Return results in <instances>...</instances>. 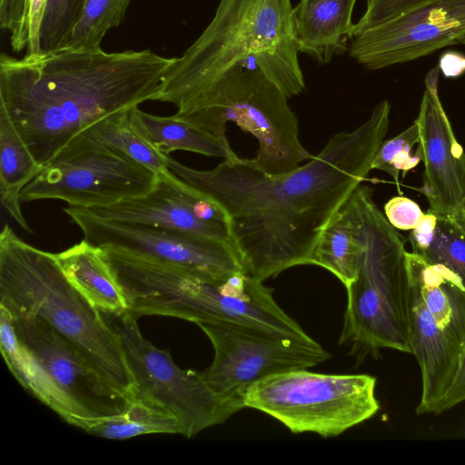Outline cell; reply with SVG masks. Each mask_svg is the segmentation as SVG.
I'll return each mask as SVG.
<instances>
[{"label": "cell", "mask_w": 465, "mask_h": 465, "mask_svg": "<svg viewBox=\"0 0 465 465\" xmlns=\"http://www.w3.org/2000/svg\"><path fill=\"white\" fill-rule=\"evenodd\" d=\"M390 112L381 101L360 126L333 134L318 154L288 173H265L237 153L205 171L167 155V168L223 209L244 272L264 282L310 264L322 231L372 170Z\"/></svg>", "instance_id": "cell-1"}, {"label": "cell", "mask_w": 465, "mask_h": 465, "mask_svg": "<svg viewBox=\"0 0 465 465\" xmlns=\"http://www.w3.org/2000/svg\"><path fill=\"white\" fill-rule=\"evenodd\" d=\"M174 58L149 49L3 53L0 105L42 166L99 119L154 101Z\"/></svg>", "instance_id": "cell-2"}, {"label": "cell", "mask_w": 465, "mask_h": 465, "mask_svg": "<svg viewBox=\"0 0 465 465\" xmlns=\"http://www.w3.org/2000/svg\"><path fill=\"white\" fill-rule=\"evenodd\" d=\"M135 318L158 315L200 322H232L312 338L277 303L272 290L244 272L212 275L103 247Z\"/></svg>", "instance_id": "cell-3"}, {"label": "cell", "mask_w": 465, "mask_h": 465, "mask_svg": "<svg viewBox=\"0 0 465 465\" xmlns=\"http://www.w3.org/2000/svg\"><path fill=\"white\" fill-rule=\"evenodd\" d=\"M291 0H220L198 38L175 57L154 101L182 108L234 64L256 55L289 97L305 88L293 40Z\"/></svg>", "instance_id": "cell-4"}, {"label": "cell", "mask_w": 465, "mask_h": 465, "mask_svg": "<svg viewBox=\"0 0 465 465\" xmlns=\"http://www.w3.org/2000/svg\"><path fill=\"white\" fill-rule=\"evenodd\" d=\"M0 305L14 316L44 322L134 398L133 378L114 328L71 283L55 253L24 242L7 223L0 233Z\"/></svg>", "instance_id": "cell-5"}, {"label": "cell", "mask_w": 465, "mask_h": 465, "mask_svg": "<svg viewBox=\"0 0 465 465\" xmlns=\"http://www.w3.org/2000/svg\"><path fill=\"white\" fill-rule=\"evenodd\" d=\"M363 249L356 276L345 286L347 306L339 344L358 362L382 349L411 353L410 281L405 240L378 208L369 186L356 188Z\"/></svg>", "instance_id": "cell-6"}, {"label": "cell", "mask_w": 465, "mask_h": 465, "mask_svg": "<svg viewBox=\"0 0 465 465\" xmlns=\"http://www.w3.org/2000/svg\"><path fill=\"white\" fill-rule=\"evenodd\" d=\"M288 99L252 55L219 74L174 115L228 146L226 125L236 124L258 142L252 158L256 165L265 173L280 174L313 156L300 140L299 122Z\"/></svg>", "instance_id": "cell-7"}, {"label": "cell", "mask_w": 465, "mask_h": 465, "mask_svg": "<svg viewBox=\"0 0 465 465\" xmlns=\"http://www.w3.org/2000/svg\"><path fill=\"white\" fill-rule=\"evenodd\" d=\"M376 378L294 370L266 377L245 392L243 407L260 411L292 433L337 437L380 409Z\"/></svg>", "instance_id": "cell-8"}, {"label": "cell", "mask_w": 465, "mask_h": 465, "mask_svg": "<svg viewBox=\"0 0 465 465\" xmlns=\"http://www.w3.org/2000/svg\"><path fill=\"white\" fill-rule=\"evenodd\" d=\"M157 173L102 142L86 128L74 136L22 189L21 202L56 199L91 209L148 193Z\"/></svg>", "instance_id": "cell-9"}, {"label": "cell", "mask_w": 465, "mask_h": 465, "mask_svg": "<svg viewBox=\"0 0 465 465\" xmlns=\"http://www.w3.org/2000/svg\"><path fill=\"white\" fill-rule=\"evenodd\" d=\"M197 325L214 351L203 376L234 412L244 408V394L257 381L285 371L309 369L331 357L312 338L302 339L232 322Z\"/></svg>", "instance_id": "cell-10"}, {"label": "cell", "mask_w": 465, "mask_h": 465, "mask_svg": "<svg viewBox=\"0 0 465 465\" xmlns=\"http://www.w3.org/2000/svg\"><path fill=\"white\" fill-rule=\"evenodd\" d=\"M113 326L120 337L133 378V396L153 402L172 412L186 439L221 424L235 412L213 391L203 372L181 369L169 350L146 340L138 319L124 313Z\"/></svg>", "instance_id": "cell-11"}, {"label": "cell", "mask_w": 465, "mask_h": 465, "mask_svg": "<svg viewBox=\"0 0 465 465\" xmlns=\"http://www.w3.org/2000/svg\"><path fill=\"white\" fill-rule=\"evenodd\" d=\"M64 212L96 247H111L212 275L244 272L232 245L206 236L149 225L113 222L86 209L68 206Z\"/></svg>", "instance_id": "cell-12"}, {"label": "cell", "mask_w": 465, "mask_h": 465, "mask_svg": "<svg viewBox=\"0 0 465 465\" xmlns=\"http://www.w3.org/2000/svg\"><path fill=\"white\" fill-rule=\"evenodd\" d=\"M11 316L19 340L74 408L73 426L84 430L94 420L125 410L133 398L114 386L75 347L38 320Z\"/></svg>", "instance_id": "cell-13"}, {"label": "cell", "mask_w": 465, "mask_h": 465, "mask_svg": "<svg viewBox=\"0 0 465 465\" xmlns=\"http://www.w3.org/2000/svg\"><path fill=\"white\" fill-rule=\"evenodd\" d=\"M465 35V0H429L351 39V58L370 70L416 60Z\"/></svg>", "instance_id": "cell-14"}, {"label": "cell", "mask_w": 465, "mask_h": 465, "mask_svg": "<svg viewBox=\"0 0 465 465\" xmlns=\"http://www.w3.org/2000/svg\"><path fill=\"white\" fill-rule=\"evenodd\" d=\"M86 210L113 222L176 230L232 244L223 209L169 170L157 173L154 185L143 195Z\"/></svg>", "instance_id": "cell-15"}, {"label": "cell", "mask_w": 465, "mask_h": 465, "mask_svg": "<svg viewBox=\"0 0 465 465\" xmlns=\"http://www.w3.org/2000/svg\"><path fill=\"white\" fill-rule=\"evenodd\" d=\"M439 66L425 77L419 115V146L424 163L421 192L429 211L455 219L465 199V152L457 141L439 96Z\"/></svg>", "instance_id": "cell-16"}, {"label": "cell", "mask_w": 465, "mask_h": 465, "mask_svg": "<svg viewBox=\"0 0 465 465\" xmlns=\"http://www.w3.org/2000/svg\"><path fill=\"white\" fill-rule=\"evenodd\" d=\"M409 331L411 353L421 373L418 414H439L459 370L461 350L439 327L417 284L409 278Z\"/></svg>", "instance_id": "cell-17"}, {"label": "cell", "mask_w": 465, "mask_h": 465, "mask_svg": "<svg viewBox=\"0 0 465 465\" xmlns=\"http://www.w3.org/2000/svg\"><path fill=\"white\" fill-rule=\"evenodd\" d=\"M356 0H300L292 8L293 40L298 49L319 64H328L347 50L353 37L351 16Z\"/></svg>", "instance_id": "cell-18"}, {"label": "cell", "mask_w": 465, "mask_h": 465, "mask_svg": "<svg viewBox=\"0 0 465 465\" xmlns=\"http://www.w3.org/2000/svg\"><path fill=\"white\" fill-rule=\"evenodd\" d=\"M409 278L420 289L439 327L461 350L465 345V286L448 269L406 252Z\"/></svg>", "instance_id": "cell-19"}, {"label": "cell", "mask_w": 465, "mask_h": 465, "mask_svg": "<svg viewBox=\"0 0 465 465\" xmlns=\"http://www.w3.org/2000/svg\"><path fill=\"white\" fill-rule=\"evenodd\" d=\"M55 257L71 283L103 313L118 317L129 312L126 295L100 247L83 239Z\"/></svg>", "instance_id": "cell-20"}, {"label": "cell", "mask_w": 465, "mask_h": 465, "mask_svg": "<svg viewBox=\"0 0 465 465\" xmlns=\"http://www.w3.org/2000/svg\"><path fill=\"white\" fill-rule=\"evenodd\" d=\"M355 190L322 231L310 261L331 272L344 286L354 280L363 249Z\"/></svg>", "instance_id": "cell-21"}, {"label": "cell", "mask_w": 465, "mask_h": 465, "mask_svg": "<svg viewBox=\"0 0 465 465\" xmlns=\"http://www.w3.org/2000/svg\"><path fill=\"white\" fill-rule=\"evenodd\" d=\"M0 345L3 358L21 386L73 424L76 414L42 363L17 337L10 312L0 305Z\"/></svg>", "instance_id": "cell-22"}, {"label": "cell", "mask_w": 465, "mask_h": 465, "mask_svg": "<svg viewBox=\"0 0 465 465\" xmlns=\"http://www.w3.org/2000/svg\"><path fill=\"white\" fill-rule=\"evenodd\" d=\"M129 121L141 137L165 155L175 151H187L226 159L236 153L232 146L174 114L159 116L134 106L129 109Z\"/></svg>", "instance_id": "cell-23"}, {"label": "cell", "mask_w": 465, "mask_h": 465, "mask_svg": "<svg viewBox=\"0 0 465 465\" xmlns=\"http://www.w3.org/2000/svg\"><path fill=\"white\" fill-rule=\"evenodd\" d=\"M41 165L16 131L5 109L0 105V195L3 206L26 232H32L22 210L20 193Z\"/></svg>", "instance_id": "cell-24"}, {"label": "cell", "mask_w": 465, "mask_h": 465, "mask_svg": "<svg viewBox=\"0 0 465 465\" xmlns=\"http://www.w3.org/2000/svg\"><path fill=\"white\" fill-rule=\"evenodd\" d=\"M84 430L104 439L126 440L153 433L180 434V424L164 408L133 398L122 413L94 420Z\"/></svg>", "instance_id": "cell-25"}, {"label": "cell", "mask_w": 465, "mask_h": 465, "mask_svg": "<svg viewBox=\"0 0 465 465\" xmlns=\"http://www.w3.org/2000/svg\"><path fill=\"white\" fill-rule=\"evenodd\" d=\"M129 109H124L99 119L89 126L90 130L105 144L137 163L155 173L168 170L167 155L153 148L132 127L129 121Z\"/></svg>", "instance_id": "cell-26"}, {"label": "cell", "mask_w": 465, "mask_h": 465, "mask_svg": "<svg viewBox=\"0 0 465 465\" xmlns=\"http://www.w3.org/2000/svg\"><path fill=\"white\" fill-rule=\"evenodd\" d=\"M133 0H86L64 48L98 49L107 32L125 18Z\"/></svg>", "instance_id": "cell-27"}, {"label": "cell", "mask_w": 465, "mask_h": 465, "mask_svg": "<svg viewBox=\"0 0 465 465\" xmlns=\"http://www.w3.org/2000/svg\"><path fill=\"white\" fill-rule=\"evenodd\" d=\"M437 216L430 243L426 249L415 253L431 264L448 269L465 286V231L455 219Z\"/></svg>", "instance_id": "cell-28"}, {"label": "cell", "mask_w": 465, "mask_h": 465, "mask_svg": "<svg viewBox=\"0 0 465 465\" xmlns=\"http://www.w3.org/2000/svg\"><path fill=\"white\" fill-rule=\"evenodd\" d=\"M86 0H48L43 16L39 46L49 53L65 46Z\"/></svg>", "instance_id": "cell-29"}, {"label": "cell", "mask_w": 465, "mask_h": 465, "mask_svg": "<svg viewBox=\"0 0 465 465\" xmlns=\"http://www.w3.org/2000/svg\"><path fill=\"white\" fill-rule=\"evenodd\" d=\"M419 142V126L414 123L393 138L383 141L372 161L371 169H378L390 174L400 192V172L402 176L414 169L421 161L420 152L411 154L412 147Z\"/></svg>", "instance_id": "cell-30"}, {"label": "cell", "mask_w": 465, "mask_h": 465, "mask_svg": "<svg viewBox=\"0 0 465 465\" xmlns=\"http://www.w3.org/2000/svg\"><path fill=\"white\" fill-rule=\"evenodd\" d=\"M429 0H367L366 10L354 25L353 37L385 24Z\"/></svg>", "instance_id": "cell-31"}, {"label": "cell", "mask_w": 465, "mask_h": 465, "mask_svg": "<svg viewBox=\"0 0 465 465\" xmlns=\"http://www.w3.org/2000/svg\"><path fill=\"white\" fill-rule=\"evenodd\" d=\"M29 0H0V27L9 33L14 52L27 46L26 18Z\"/></svg>", "instance_id": "cell-32"}, {"label": "cell", "mask_w": 465, "mask_h": 465, "mask_svg": "<svg viewBox=\"0 0 465 465\" xmlns=\"http://www.w3.org/2000/svg\"><path fill=\"white\" fill-rule=\"evenodd\" d=\"M384 213L394 228L402 231L414 229L424 215L414 201L403 196L391 198L384 205Z\"/></svg>", "instance_id": "cell-33"}, {"label": "cell", "mask_w": 465, "mask_h": 465, "mask_svg": "<svg viewBox=\"0 0 465 465\" xmlns=\"http://www.w3.org/2000/svg\"><path fill=\"white\" fill-rule=\"evenodd\" d=\"M48 0H29L26 18L27 46L25 55L39 54L40 27Z\"/></svg>", "instance_id": "cell-34"}, {"label": "cell", "mask_w": 465, "mask_h": 465, "mask_svg": "<svg viewBox=\"0 0 465 465\" xmlns=\"http://www.w3.org/2000/svg\"><path fill=\"white\" fill-rule=\"evenodd\" d=\"M437 218L435 213L428 211L416 227L411 231L409 239L413 252H419L429 246L433 238Z\"/></svg>", "instance_id": "cell-35"}, {"label": "cell", "mask_w": 465, "mask_h": 465, "mask_svg": "<svg viewBox=\"0 0 465 465\" xmlns=\"http://www.w3.org/2000/svg\"><path fill=\"white\" fill-rule=\"evenodd\" d=\"M465 401V345L461 352L460 361L456 377L445 395L440 409L439 414L451 409L455 405Z\"/></svg>", "instance_id": "cell-36"}, {"label": "cell", "mask_w": 465, "mask_h": 465, "mask_svg": "<svg viewBox=\"0 0 465 465\" xmlns=\"http://www.w3.org/2000/svg\"><path fill=\"white\" fill-rule=\"evenodd\" d=\"M438 66L445 77H460L465 74V54L457 51H446L440 54Z\"/></svg>", "instance_id": "cell-37"}, {"label": "cell", "mask_w": 465, "mask_h": 465, "mask_svg": "<svg viewBox=\"0 0 465 465\" xmlns=\"http://www.w3.org/2000/svg\"><path fill=\"white\" fill-rule=\"evenodd\" d=\"M456 221H461V220H465V199H464V202L462 203V206L460 210V213L459 214L457 215V217L455 218Z\"/></svg>", "instance_id": "cell-38"}, {"label": "cell", "mask_w": 465, "mask_h": 465, "mask_svg": "<svg viewBox=\"0 0 465 465\" xmlns=\"http://www.w3.org/2000/svg\"><path fill=\"white\" fill-rule=\"evenodd\" d=\"M460 225L461 227L464 229L465 231V220H461V221H457Z\"/></svg>", "instance_id": "cell-39"}, {"label": "cell", "mask_w": 465, "mask_h": 465, "mask_svg": "<svg viewBox=\"0 0 465 465\" xmlns=\"http://www.w3.org/2000/svg\"><path fill=\"white\" fill-rule=\"evenodd\" d=\"M459 44L465 45V35L459 41Z\"/></svg>", "instance_id": "cell-40"}]
</instances>
